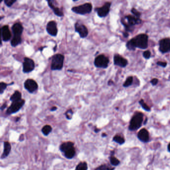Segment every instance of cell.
<instances>
[{
  "instance_id": "6da1fadb",
  "label": "cell",
  "mask_w": 170,
  "mask_h": 170,
  "mask_svg": "<svg viewBox=\"0 0 170 170\" xmlns=\"http://www.w3.org/2000/svg\"><path fill=\"white\" fill-rule=\"evenodd\" d=\"M148 47V37L146 34H140L127 42L126 47L130 51H135L136 48L142 50L146 49Z\"/></svg>"
},
{
  "instance_id": "7a4b0ae2",
  "label": "cell",
  "mask_w": 170,
  "mask_h": 170,
  "mask_svg": "<svg viewBox=\"0 0 170 170\" xmlns=\"http://www.w3.org/2000/svg\"><path fill=\"white\" fill-rule=\"evenodd\" d=\"M12 30L14 36L10 41V45L13 47H16L22 42V34L24 31V27L21 22H16L12 26Z\"/></svg>"
},
{
  "instance_id": "3957f363",
  "label": "cell",
  "mask_w": 170,
  "mask_h": 170,
  "mask_svg": "<svg viewBox=\"0 0 170 170\" xmlns=\"http://www.w3.org/2000/svg\"><path fill=\"white\" fill-rule=\"evenodd\" d=\"M121 22L124 26L126 31L127 32L133 31L134 26L141 24L142 21L140 18L136 17L135 16L128 15L126 16L124 18H122Z\"/></svg>"
},
{
  "instance_id": "277c9868",
  "label": "cell",
  "mask_w": 170,
  "mask_h": 170,
  "mask_svg": "<svg viewBox=\"0 0 170 170\" xmlns=\"http://www.w3.org/2000/svg\"><path fill=\"white\" fill-rule=\"evenodd\" d=\"M60 150L64 153V155L67 158H73L75 155V150L74 144L71 142L63 143L60 146Z\"/></svg>"
},
{
  "instance_id": "5b68a950",
  "label": "cell",
  "mask_w": 170,
  "mask_h": 170,
  "mask_svg": "<svg viewBox=\"0 0 170 170\" xmlns=\"http://www.w3.org/2000/svg\"><path fill=\"white\" fill-rule=\"evenodd\" d=\"M64 56L62 54H58L53 55L51 59V70L60 71L63 67Z\"/></svg>"
},
{
  "instance_id": "8992f818",
  "label": "cell",
  "mask_w": 170,
  "mask_h": 170,
  "mask_svg": "<svg viewBox=\"0 0 170 170\" xmlns=\"http://www.w3.org/2000/svg\"><path fill=\"white\" fill-rule=\"evenodd\" d=\"M143 121V114L142 113H136L134 115L130 122L129 129L130 131H135L140 128Z\"/></svg>"
},
{
  "instance_id": "52a82bcc",
  "label": "cell",
  "mask_w": 170,
  "mask_h": 170,
  "mask_svg": "<svg viewBox=\"0 0 170 170\" xmlns=\"http://www.w3.org/2000/svg\"><path fill=\"white\" fill-rule=\"evenodd\" d=\"M92 10V5L90 3H86L81 5L72 7L71 10L75 13L81 15L90 14Z\"/></svg>"
},
{
  "instance_id": "ba28073f",
  "label": "cell",
  "mask_w": 170,
  "mask_h": 170,
  "mask_svg": "<svg viewBox=\"0 0 170 170\" xmlns=\"http://www.w3.org/2000/svg\"><path fill=\"white\" fill-rule=\"evenodd\" d=\"M25 103V100L22 99L13 101L10 106L7 109L6 113L8 115H10L17 112L18 111H19L22 106H24Z\"/></svg>"
},
{
  "instance_id": "9c48e42d",
  "label": "cell",
  "mask_w": 170,
  "mask_h": 170,
  "mask_svg": "<svg viewBox=\"0 0 170 170\" xmlns=\"http://www.w3.org/2000/svg\"><path fill=\"white\" fill-rule=\"evenodd\" d=\"M109 59L104 55H100L96 57L94 60V66L97 68H106L108 67Z\"/></svg>"
},
{
  "instance_id": "30bf717a",
  "label": "cell",
  "mask_w": 170,
  "mask_h": 170,
  "mask_svg": "<svg viewBox=\"0 0 170 170\" xmlns=\"http://www.w3.org/2000/svg\"><path fill=\"white\" fill-rule=\"evenodd\" d=\"M35 67V63L33 59L29 58H24L22 63V71L24 73H30L34 71Z\"/></svg>"
},
{
  "instance_id": "8fae6325",
  "label": "cell",
  "mask_w": 170,
  "mask_h": 170,
  "mask_svg": "<svg viewBox=\"0 0 170 170\" xmlns=\"http://www.w3.org/2000/svg\"><path fill=\"white\" fill-rule=\"evenodd\" d=\"M111 5V3L106 2L102 7L96 8L95 10L97 13L98 17H99L100 18H103L107 16L110 12Z\"/></svg>"
},
{
  "instance_id": "7c38bea8",
  "label": "cell",
  "mask_w": 170,
  "mask_h": 170,
  "mask_svg": "<svg viewBox=\"0 0 170 170\" xmlns=\"http://www.w3.org/2000/svg\"><path fill=\"white\" fill-rule=\"evenodd\" d=\"M24 87L29 93H33L38 89V84L33 79H27L24 83Z\"/></svg>"
},
{
  "instance_id": "4fadbf2b",
  "label": "cell",
  "mask_w": 170,
  "mask_h": 170,
  "mask_svg": "<svg viewBox=\"0 0 170 170\" xmlns=\"http://www.w3.org/2000/svg\"><path fill=\"white\" fill-rule=\"evenodd\" d=\"M75 31L78 33L81 38H85L88 34V30L85 25L76 22L75 25Z\"/></svg>"
},
{
  "instance_id": "5bb4252c",
  "label": "cell",
  "mask_w": 170,
  "mask_h": 170,
  "mask_svg": "<svg viewBox=\"0 0 170 170\" xmlns=\"http://www.w3.org/2000/svg\"><path fill=\"white\" fill-rule=\"evenodd\" d=\"M46 29L47 33L52 37H56L58 34V27L55 21H51L47 22Z\"/></svg>"
},
{
  "instance_id": "9a60e30c",
  "label": "cell",
  "mask_w": 170,
  "mask_h": 170,
  "mask_svg": "<svg viewBox=\"0 0 170 170\" xmlns=\"http://www.w3.org/2000/svg\"><path fill=\"white\" fill-rule=\"evenodd\" d=\"M159 51L162 54L170 51V38H165L160 40L159 42Z\"/></svg>"
},
{
  "instance_id": "2e32d148",
  "label": "cell",
  "mask_w": 170,
  "mask_h": 170,
  "mask_svg": "<svg viewBox=\"0 0 170 170\" xmlns=\"http://www.w3.org/2000/svg\"><path fill=\"white\" fill-rule=\"evenodd\" d=\"M2 39L4 42H8L12 38V34L10 30L9 27L7 25H5L1 29Z\"/></svg>"
},
{
  "instance_id": "e0dca14e",
  "label": "cell",
  "mask_w": 170,
  "mask_h": 170,
  "mask_svg": "<svg viewBox=\"0 0 170 170\" xmlns=\"http://www.w3.org/2000/svg\"><path fill=\"white\" fill-rule=\"evenodd\" d=\"M47 3H48V5L49 7L51 8V10H52L55 15L58 17H62L63 16L64 14H63V11L61 10L59 7H58L57 5H55V3H56V2L52 1V0H49V1H47Z\"/></svg>"
},
{
  "instance_id": "ac0fdd59",
  "label": "cell",
  "mask_w": 170,
  "mask_h": 170,
  "mask_svg": "<svg viewBox=\"0 0 170 170\" xmlns=\"http://www.w3.org/2000/svg\"><path fill=\"white\" fill-rule=\"evenodd\" d=\"M113 59H114V64L121 67H125L128 64V61L127 59L123 58L119 55H115Z\"/></svg>"
},
{
  "instance_id": "d6986e66",
  "label": "cell",
  "mask_w": 170,
  "mask_h": 170,
  "mask_svg": "<svg viewBox=\"0 0 170 170\" xmlns=\"http://www.w3.org/2000/svg\"><path fill=\"white\" fill-rule=\"evenodd\" d=\"M137 137L143 142L147 143L149 141V134L146 129L141 130L138 133Z\"/></svg>"
},
{
  "instance_id": "ffe728a7",
  "label": "cell",
  "mask_w": 170,
  "mask_h": 170,
  "mask_svg": "<svg viewBox=\"0 0 170 170\" xmlns=\"http://www.w3.org/2000/svg\"><path fill=\"white\" fill-rule=\"evenodd\" d=\"M4 150L3 154L2 155V159L5 158L9 155L11 149L10 144L8 142H5L4 143Z\"/></svg>"
},
{
  "instance_id": "44dd1931",
  "label": "cell",
  "mask_w": 170,
  "mask_h": 170,
  "mask_svg": "<svg viewBox=\"0 0 170 170\" xmlns=\"http://www.w3.org/2000/svg\"><path fill=\"white\" fill-rule=\"evenodd\" d=\"M20 99H22V93L18 90L14 91V93L12 94L10 98V100L12 102Z\"/></svg>"
},
{
  "instance_id": "7402d4cb",
  "label": "cell",
  "mask_w": 170,
  "mask_h": 170,
  "mask_svg": "<svg viewBox=\"0 0 170 170\" xmlns=\"http://www.w3.org/2000/svg\"><path fill=\"white\" fill-rule=\"evenodd\" d=\"M52 131V128L50 125H46L42 128V131L43 135L47 136Z\"/></svg>"
},
{
  "instance_id": "603a6c76",
  "label": "cell",
  "mask_w": 170,
  "mask_h": 170,
  "mask_svg": "<svg viewBox=\"0 0 170 170\" xmlns=\"http://www.w3.org/2000/svg\"><path fill=\"white\" fill-rule=\"evenodd\" d=\"M113 140V141L117 143L120 145H122L125 143V139L119 135H116L114 136Z\"/></svg>"
},
{
  "instance_id": "cb8c5ba5",
  "label": "cell",
  "mask_w": 170,
  "mask_h": 170,
  "mask_svg": "<svg viewBox=\"0 0 170 170\" xmlns=\"http://www.w3.org/2000/svg\"><path fill=\"white\" fill-rule=\"evenodd\" d=\"M14 83H10L9 84H8L3 83V82H1V83H0V94H3L4 91L6 90V88H7L8 86L13 85Z\"/></svg>"
},
{
  "instance_id": "d4e9b609",
  "label": "cell",
  "mask_w": 170,
  "mask_h": 170,
  "mask_svg": "<svg viewBox=\"0 0 170 170\" xmlns=\"http://www.w3.org/2000/svg\"><path fill=\"white\" fill-rule=\"evenodd\" d=\"M75 170H87V163H80L77 165Z\"/></svg>"
},
{
  "instance_id": "484cf974",
  "label": "cell",
  "mask_w": 170,
  "mask_h": 170,
  "mask_svg": "<svg viewBox=\"0 0 170 170\" xmlns=\"http://www.w3.org/2000/svg\"><path fill=\"white\" fill-rule=\"evenodd\" d=\"M133 78L132 76H129L128 77L126 80L125 81V83L123 84V87H127L132 85L133 83Z\"/></svg>"
},
{
  "instance_id": "4316f807",
  "label": "cell",
  "mask_w": 170,
  "mask_h": 170,
  "mask_svg": "<svg viewBox=\"0 0 170 170\" xmlns=\"http://www.w3.org/2000/svg\"><path fill=\"white\" fill-rule=\"evenodd\" d=\"M110 161L111 165L114 166H118L120 164L119 160L117 159L116 158H115V157H113V156H111L110 157Z\"/></svg>"
},
{
  "instance_id": "83f0119b",
  "label": "cell",
  "mask_w": 170,
  "mask_h": 170,
  "mask_svg": "<svg viewBox=\"0 0 170 170\" xmlns=\"http://www.w3.org/2000/svg\"><path fill=\"white\" fill-rule=\"evenodd\" d=\"M139 104L141 105V106H142V107L143 109H144V110H146V111H151L150 108L149 107V106L147 105V104L146 103H145L144 100H140V101H139Z\"/></svg>"
},
{
  "instance_id": "f1b7e54d",
  "label": "cell",
  "mask_w": 170,
  "mask_h": 170,
  "mask_svg": "<svg viewBox=\"0 0 170 170\" xmlns=\"http://www.w3.org/2000/svg\"><path fill=\"white\" fill-rule=\"evenodd\" d=\"M114 168H112L107 165H101L100 166L97 168L95 170H114Z\"/></svg>"
},
{
  "instance_id": "f546056e",
  "label": "cell",
  "mask_w": 170,
  "mask_h": 170,
  "mask_svg": "<svg viewBox=\"0 0 170 170\" xmlns=\"http://www.w3.org/2000/svg\"><path fill=\"white\" fill-rule=\"evenodd\" d=\"M17 0H5L4 3L7 7H10L14 3H16Z\"/></svg>"
},
{
  "instance_id": "4dcf8cb0",
  "label": "cell",
  "mask_w": 170,
  "mask_h": 170,
  "mask_svg": "<svg viewBox=\"0 0 170 170\" xmlns=\"http://www.w3.org/2000/svg\"><path fill=\"white\" fill-rule=\"evenodd\" d=\"M65 115L67 119H71L72 118L73 115V111L71 109H69L66 112Z\"/></svg>"
},
{
  "instance_id": "1f68e13d",
  "label": "cell",
  "mask_w": 170,
  "mask_h": 170,
  "mask_svg": "<svg viewBox=\"0 0 170 170\" xmlns=\"http://www.w3.org/2000/svg\"><path fill=\"white\" fill-rule=\"evenodd\" d=\"M131 12L132 13L134 14V16H135L136 17L140 18V16H141V13L139 11H138L135 8H132V9L131 10Z\"/></svg>"
},
{
  "instance_id": "d6a6232c",
  "label": "cell",
  "mask_w": 170,
  "mask_h": 170,
  "mask_svg": "<svg viewBox=\"0 0 170 170\" xmlns=\"http://www.w3.org/2000/svg\"><path fill=\"white\" fill-rule=\"evenodd\" d=\"M143 55L144 56V58H145L146 59H149L151 57V52L149 51H146L143 52Z\"/></svg>"
},
{
  "instance_id": "836d02e7",
  "label": "cell",
  "mask_w": 170,
  "mask_h": 170,
  "mask_svg": "<svg viewBox=\"0 0 170 170\" xmlns=\"http://www.w3.org/2000/svg\"><path fill=\"white\" fill-rule=\"evenodd\" d=\"M157 64L158 66H160L163 67H165L167 66V63L166 62H158L157 63Z\"/></svg>"
},
{
  "instance_id": "e575fe53",
  "label": "cell",
  "mask_w": 170,
  "mask_h": 170,
  "mask_svg": "<svg viewBox=\"0 0 170 170\" xmlns=\"http://www.w3.org/2000/svg\"><path fill=\"white\" fill-rule=\"evenodd\" d=\"M158 79H152V80H151L150 83H151L152 84V85L153 86H155V85H156L158 83Z\"/></svg>"
},
{
  "instance_id": "d590c367",
  "label": "cell",
  "mask_w": 170,
  "mask_h": 170,
  "mask_svg": "<svg viewBox=\"0 0 170 170\" xmlns=\"http://www.w3.org/2000/svg\"><path fill=\"white\" fill-rule=\"evenodd\" d=\"M7 104H4L2 105V106H1V110H4V109H5L6 108V107H7Z\"/></svg>"
},
{
  "instance_id": "8d00e7d4",
  "label": "cell",
  "mask_w": 170,
  "mask_h": 170,
  "mask_svg": "<svg viewBox=\"0 0 170 170\" xmlns=\"http://www.w3.org/2000/svg\"><path fill=\"white\" fill-rule=\"evenodd\" d=\"M113 84H114V83L113 82L112 80H109L108 82V85H113Z\"/></svg>"
},
{
  "instance_id": "74e56055",
  "label": "cell",
  "mask_w": 170,
  "mask_h": 170,
  "mask_svg": "<svg viewBox=\"0 0 170 170\" xmlns=\"http://www.w3.org/2000/svg\"><path fill=\"white\" fill-rule=\"evenodd\" d=\"M123 35L125 38H127L129 36L128 33L127 32H125L124 33H123Z\"/></svg>"
},
{
  "instance_id": "f35d334b",
  "label": "cell",
  "mask_w": 170,
  "mask_h": 170,
  "mask_svg": "<svg viewBox=\"0 0 170 170\" xmlns=\"http://www.w3.org/2000/svg\"><path fill=\"white\" fill-rule=\"evenodd\" d=\"M56 109H57V107H53L51 108V111H55Z\"/></svg>"
},
{
  "instance_id": "ab89813d",
  "label": "cell",
  "mask_w": 170,
  "mask_h": 170,
  "mask_svg": "<svg viewBox=\"0 0 170 170\" xmlns=\"http://www.w3.org/2000/svg\"><path fill=\"white\" fill-rule=\"evenodd\" d=\"M168 150L170 152V143L168 145Z\"/></svg>"
},
{
  "instance_id": "60d3db41",
  "label": "cell",
  "mask_w": 170,
  "mask_h": 170,
  "mask_svg": "<svg viewBox=\"0 0 170 170\" xmlns=\"http://www.w3.org/2000/svg\"><path fill=\"white\" fill-rule=\"evenodd\" d=\"M106 136H107V135H106V134L105 133L102 134V137H106Z\"/></svg>"
},
{
  "instance_id": "b9f144b4",
  "label": "cell",
  "mask_w": 170,
  "mask_h": 170,
  "mask_svg": "<svg viewBox=\"0 0 170 170\" xmlns=\"http://www.w3.org/2000/svg\"><path fill=\"white\" fill-rule=\"evenodd\" d=\"M100 131L99 129H96L95 130V132H96V133H97V132H99V131Z\"/></svg>"
}]
</instances>
